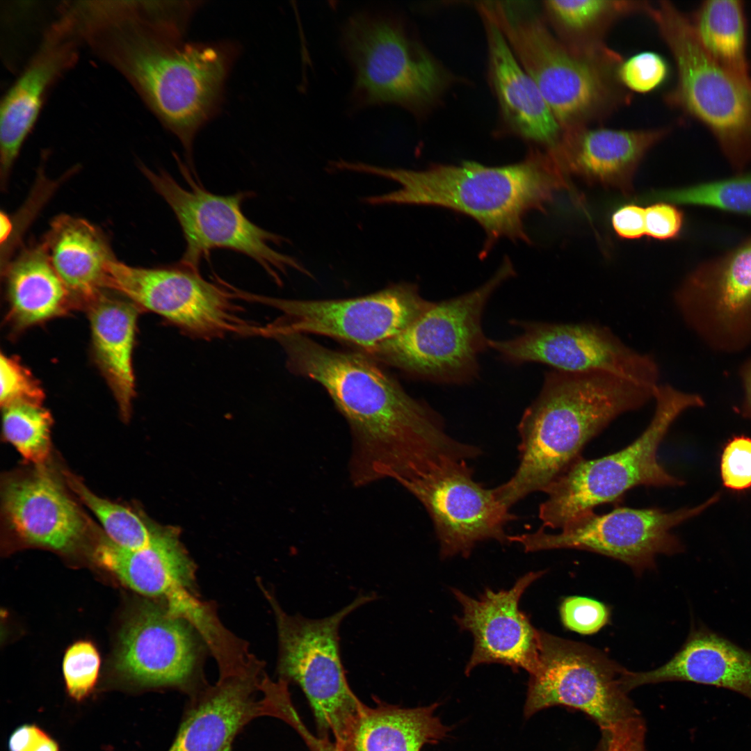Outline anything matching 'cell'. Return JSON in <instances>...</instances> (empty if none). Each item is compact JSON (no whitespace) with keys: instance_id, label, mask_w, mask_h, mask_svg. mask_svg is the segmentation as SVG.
Instances as JSON below:
<instances>
[{"instance_id":"cell-1","label":"cell","mask_w":751,"mask_h":751,"mask_svg":"<svg viewBox=\"0 0 751 751\" xmlns=\"http://www.w3.org/2000/svg\"><path fill=\"white\" fill-rule=\"evenodd\" d=\"M289 369L320 384L346 419L351 436L349 474L355 487L390 478L401 483L445 459H474L476 446L446 431L439 414L406 392L368 355L327 348L298 334L274 337Z\"/></svg>"},{"instance_id":"cell-2","label":"cell","mask_w":751,"mask_h":751,"mask_svg":"<svg viewBox=\"0 0 751 751\" xmlns=\"http://www.w3.org/2000/svg\"><path fill=\"white\" fill-rule=\"evenodd\" d=\"M82 43L132 86L189 159L195 136L216 113L237 49L185 43L152 24L137 1H77Z\"/></svg>"},{"instance_id":"cell-3","label":"cell","mask_w":751,"mask_h":751,"mask_svg":"<svg viewBox=\"0 0 751 751\" xmlns=\"http://www.w3.org/2000/svg\"><path fill=\"white\" fill-rule=\"evenodd\" d=\"M654 389L602 371L545 372L518 425V467L494 488L510 509L543 490L582 458L586 444L614 419L653 400Z\"/></svg>"},{"instance_id":"cell-4","label":"cell","mask_w":751,"mask_h":751,"mask_svg":"<svg viewBox=\"0 0 751 751\" xmlns=\"http://www.w3.org/2000/svg\"><path fill=\"white\" fill-rule=\"evenodd\" d=\"M360 170L401 186L366 197L369 204L439 207L474 219L486 234L483 257L501 238L530 243L525 218L531 211H545L558 192L572 191L568 177L546 150L533 151L522 161L501 166L465 161L413 170L364 163Z\"/></svg>"},{"instance_id":"cell-5","label":"cell","mask_w":751,"mask_h":751,"mask_svg":"<svg viewBox=\"0 0 751 751\" xmlns=\"http://www.w3.org/2000/svg\"><path fill=\"white\" fill-rule=\"evenodd\" d=\"M481 10L495 23L535 83L562 134L590 127L628 102L616 76L623 60L617 52L573 50L540 17L501 2L485 3Z\"/></svg>"},{"instance_id":"cell-6","label":"cell","mask_w":751,"mask_h":751,"mask_svg":"<svg viewBox=\"0 0 751 751\" xmlns=\"http://www.w3.org/2000/svg\"><path fill=\"white\" fill-rule=\"evenodd\" d=\"M653 400V417L635 441L599 458H581L543 490L547 498L539 507L543 528H561L572 519L620 499L636 486L684 485L659 462L658 449L674 421L686 410L703 407L704 400L669 384L656 386Z\"/></svg>"},{"instance_id":"cell-7","label":"cell","mask_w":751,"mask_h":751,"mask_svg":"<svg viewBox=\"0 0 751 751\" xmlns=\"http://www.w3.org/2000/svg\"><path fill=\"white\" fill-rule=\"evenodd\" d=\"M675 60L677 81L668 102L703 123L736 174L751 165V86L737 79L705 51L691 20L666 1L649 5Z\"/></svg>"},{"instance_id":"cell-8","label":"cell","mask_w":751,"mask_h":751,"mask_svg":"<svg viewBox=\"0 0 751 751\" xmlns=\"http://www.w3.org/2000/svg\"><path fill=\"white\" fill-rule=\"evenodd\" d=\"M515 273L506 259L484 284L433 302L401 332L362 352L417 379L455 385L471 382L479 373L478 356L488 347L482 328L484 309L494 292Z\"/></svg>"},{"instance_id":"cell-9","label":"cell","mask_w":751,"mask_h":751,"mask_svg":"<svg viewBox=\"0 0 751 751\" xmlns=\"http://www.w3.org/2000/svg\"><path fill=\"white\" fill-rule=\"evenodd\" d=\"M263 590L277 625L279 678L300 687L312 708L318 735L332 734L341 747L364 704L347 681L341 658L339 627L349 614L376 596H358L334 614L314 620L289 615L272 593Z\"/></svg>"},{"instance_id":"cell-10","label":"cell","mask_w":751,"mask_h":751,"mask_svg":"<svg viewBox=\"0 0 751 751\" xmlns=\"http://www.w3.org/2000/svg\"><path fill=\"white\" fill-rule=\"evenodd\" d=\"M354 67V95L362 105L395 104L416 113L427 108L446 85L439 63L394 17L362 13L343 33Z\"/></svg>"},{"instance_id":"cell-11","label":"cell","mask_w":751,"mask_h":751,"mask_svg":"<svg viewBox=\"0 0 751 751\" xmlns=\"http://www.w3.org/2000/svg\"><path fill=\"white\" fill-rule=\"evenodd\" d=\"M177 159L188 188H183L165 171L155 172L144 165L140 167L179 223L186 241L180 264L198 270L201 260L211 251L224 248L252 258L278 284L277 271L285 273L289 268L312 277L295 258L275 251L268 244H279L283 238L258 227L243 214L242 203L251 192L231 195L210 193Z\"/></svg>"},{"instance_id":"cell-12","label":"cell","mask_w":751,"mask_h":751,"mask_svg":"<svg viewBox=\"0 0 751 751\" xmlns=\"http://www.w3.org/2000/svg\"><path fill=\"white\" fill-rule=\"evenodd\" d=\"M624 670L592 647L540 630L538 665L530 675L524 717L565 706L586 713L607 732L640 715L621 684Z\"/></svg>"},{"instance_id":"cell-13","label":"cell","mask_w":751,"mask_h":751,"mask_svg":"<svg viewBox=\"0 0 751 751\" xmlns=\"http://www.w3.org/2000/svg\"><path fill=\"white\" fill-rule=\"evenodd\" d=\"M718 493L703 503L666 512L658 508L617 507L597 515H581L565 524L560 532L549 533L541 528L528 533L508 535L510 543L524 551L572 549L588 551L618 560L636 573L655 567L659 554L672 555L683 550L672 529L718 501Z\"/></svg>"},{"instance_id":"cell-14","label":"cell","mask_w":751,"mask_h":751,"mask_svg":"<svg viewBox=\"0 0 751 751\" xmlns=\"http://www.w3.org/2000/svg\"><path fill=\"white\" fill-rule=\"evenodd\" d=\"M282 315L264 328L273 338L286 334H316L344 341L366 351L397 335L433 304L415 284H390L362 296L329 300L259 298Z\"/></svg>"},{"instance_id":"cell-15","label":"cell","mask_w":751,"mask_h":751,"mask_svg":"<svg viewBox=\"0 0 751 751\" xmlns=\"http://www.w3.org/2000/svg\"><path fill=\"white\" fill-rule=\"evenodd\" d=\"M120 293L140 308L153 312L185 334L203 339L227 334H259L239 314L234 293L183 266L142 268L115 259L107 267L105 289Z\"/></svg>"},{"instance_id":"cell-16","label":"cell","mask_w":751,"mask_h":751,"mask_svg":"<svg viewBox=\"0 0 751 751\" xmlns=\"http://www.w3.org/2000/svg\"><path fill=\"white\" fill-rule=\"evenodd\" d=\"M522 332L488 340L504 361L540 363L563 371H602L654 389L660 378L655 358L624 344L610 328L592 323L512 321Z\"/></svg>"},{"instance_id":"cell-17","label":"cell","mask_w":751,"mask_h":751,"mask_svg":"<svg viewBox=\"0 0 751 751\" xmlns=\"http://www.w3.org/2000/svg\"><path fill=\"white\" fill-rule=\"evenodd\" d=\"M465 460L447 458L400 484L424 507L434 526L442 558L469 557L475 545L494 540L508 543L505 528L517 519L493 489L474 478Z\"/></svg>"},{"instance_id":"cell-18","label":"cell","mask_w":751,"mask_h":751,"mask_svg":"<svg viewBox=\"0 0 751 751\" xmlns=\"http://www.w3.org/2000/svg\"><path fill=\"white\" fill-rule=\"evenodd\" d=\"M674 301L690 328L718 350L751 343V234L684 278Z\"/></svg>"},{"instance_id":"cell-19","label":"cell","mask_w":751,"mask_h":751,"mask_svg":"<svg viewBox=\"0 0 751 751\" xmlns=\"http://www.w3.org/2000/svg\"><path fill=\"white\" fill-rule=\"evenodd\" d=\"M198 637L190 623L165 606L145 604L122 631L118 668L141 686L172 688L191 696L207 685Z\"/></svg>"},{"instance_id":"cell-20","label":"cell","mask_w":751,"mask_h":751,"mask_svg":"<svg viewBox=\"0 0 751 751\" xmlns=\"http://www.w3.org/2000/svg\"><path fill=\"white\" fill-rule=\"evenodd\" d=\"M47 463L8 474L1 486L6 531L27 545L66 552L96 528Z\"/></svg>"},{"instance_id":"cell-21","label":"cell","mask_w":751,"mask_h":751,"mask_svg":"<svg viewBox=\"0 0 751 751\" xmlns=\"http://www.w3.org/2000/svg\"><path fill=\"white\" fill-rule=\"evenodd\" d=\"M82 43L74 13L65 2L39 47L7 91L0 110V178L5 187L47 92L76 63Z\"/></svg>"},{"instance_id":"cell-22","label":"cell","mask_w":751,"mask_h":751,"mask_svg":"<svg viewBox=\"0 0 751 751\" xmlns=\"http://www.w3.org/2000/svg\"><path fill=\"white\" fill-rule=\"evenodd\" d=\"M545 571L531 572L519 578L509 590L494 592L487 588L478 599L457 588L451 592L462 606V615L454 617L461 630L474 638L467 675L477 665L501 663L533 674L538 665L540 630L531 624L519 608L526 588Z\"/></svg>"},{"instance_id":"cell-23","label":"cell","mask_w":751,"mask_h":751,"mask_svg":"<svg viewBox=\"0 0 751 751\" xmlns=\"http://www.w3.org/2000/svg\"><path fill=\"white\" fill-rule=\"evenodd\" d=\"M94 556L132 590L146 596L161 597L168 611L191 619L204 601L195 591V565L179 540L177 529L155 526L145 547L129 549L100 535Z\"/></svg>"},{"instance_id":"cell-24","label":"cell","mask_w":751,"mask_h":751,"mask_svg":"<svg viewBox=\"0 0 751 751\" xmlns=\"http://www.w3.org/2000/svg\"><path fill=\"white\" fill-rule=\"evenodd\" d=\"M261 668L220 675L215 684L190 696L167 751H232L245 725L258 717H273L272 699L261 688Z\"/></svg>"},{"instance_id":"cell-25","label":"cell","mask_w":751,"mask_h":751,"mask_svg":"<svg viewBox=\"0 0 751 751\" xmlns=\"http://www.w3.org/2000/svg\"><path fill=\"white\" fill-rule=\"evenodd\" d=\"M669 133L668 127L617 129L586 127L562 134L556 146L547 150L565 174L589 184L633 191L635 173L648 152Z\"/></svg>"},{"instance_id":"cell-26","label":"cell","mask_w":751,"mask_h":751,"mask_svg":"<svg viewBox=\"0 0 751 751\" xmlns=\"http://www.w3.org/2000/svg\"><path fill=\"white\" fill-rule=\"evenodd\" d=\"M683 681L736 692L751 700V651L705 626L692 628L680 649L663 665L647 672H624L629 691L645 684Z\"/></svg>"},{"instance_id":"cell-27","label":"cell","mask_w":751,"mask_h":751,"mask_svg":"<svg viewBox=\"0 0 751 751\" xmlns=\"http://www.w3.org/2000/svg\"><path fill=\"white\" fill-rule=\"evenodd\" d=\"M485 27L491 82L502 116L517 135L554 148L562 131L534 81L525 71L506 38L487 15L480 13Z\"/></svg>"},{"instance_id":"cell-28","label":"cell","mask_w":751,"mask_h":751,"mask_svg":"<svg viewBox=\"0 0 751 751\" xmlns=\"http://www.w3.org/2000/svg\"><path fill=\"white\" fill-rule=\"evenodd\" d=\"M42 242L77 306H87L105 289L107 267L116 259L99 228L62 214L51 222Z\"/></svg>"},{"instance_id":"cell-29","label":"cell","mask_w":751,"mask_h":751,"mask_svg":"<svg viewBox=\"0 0 751 751\" xmlns=\"http://www.w3.org/2000/svg\"><path fill=\"white\" fill-rule=\"evenodd\" d=\"M95 361L117 401L130 417L135 394L132 353L139 307L102 291L88 305Z\"/></svg>"},{"instance_id":"cell-30","label":"cell","mask_w":751,"mask_h":751,"mask_svg":"<svg viewBox=\"0 0 751 751\" xmlns=\"http://www.w3.org/2000/svg\"><path fill=\"white\" fill-rule=\"evenodd\" d=\"M364 704L349 727L342 751H421L426 744H437L451 730L435 715L439 706L403 708L376 700Z\"/></svg>"},{"instance_id":"cell-31","label":"cell","mask_w":751,"mask_h":751,"mask_svg":"<svg viewBox=\"0 0 751 751\" xmlns=\"http://www.w3.org/2000/svg\"><path fill=\"white\" fill-rule=\"evenodd\" d=\"M1 273L9 318L18 328L60 316L77 306L53 267L43 242L22 250Z\"/></svg>"},{"instance_id":"cell-32","label":"cell","mask_w":751,"mask_h":751,"mask_svg":"<svg viewBox=\"0 0 751 751\" xmlns=\"http://www.w3.org/2000/svg\"><path fill=\"white\" fill-rule=\"evenodd\" d=\"M649 3L617 0H549L543 6L558 38L568 47L588 54H603L612 49L604 42L611 26L618 19L645 13Z\"/></svg>"},{"instance_id":"cell-33","label":"cell","mask_w":751,"mask_h":751,"mask_svg":"<svg viewBox=\"0 0 751 751\" xmlns=\"http://www.w3.org/2000/svg\"><path fill=\"white\" fill-rule=\"evenodd\" d=\"M708 54L732 75L751 86L746 54V17L741 0H706L691 20Z\"/></svg>"},{"instance_id":"cell-34","label":"cell","mask_w":751,"mask_h":751,"mask_svg":"<svg viewBox=\"0 0 751 751\" xmlns=\"http://www.w3.org/2000/svg\"><path fill=\"white\" fill-rule=\"evenodd\" d=\"M61 471L70 490L98 518L111 541L129 549H140L150 542L156 525L134 508L95 494L76 476Z\"/></svg>"},{"instance_id":"cell-35","label":"cell","mask_w":751,"mask_h":751,"mask_svg":"<svg viewBox=\"0 0 751 751\" xmlns=\"http://www.w3.org/2000/svg\"><path fill=\"white\" fill-rule=\"evenodd\" d=\"M2 433L28 463L49 462L52 418L41 404L16 402L2 406Z\"/></svg>"},{"instance_id":"cell-36","label":"cell","mask_w":751,"mask_h":751,"mask_svg":"<svg viewBox=\"0 0 751 751\" xmlns=\"http://www.w3.org/2000/svg\"><path fill=\"white\" fill-rule=\"evenodd\" d=\"M648 200L716 209L751 216V172L650 194Z\"/></svg>"},{"instance_id":"cell-37","label":"cell","mask_w":751,"mask_h":751,"mask_svg":"<svg viewBox=\"0 0 751 751\" xmlns=\"http://www.w3.org/2000/svg\"><path fill=\"white\" fill-rule=\"evenodd\" d=\"M100 668L99 654L90 642L80 641L67 650L63 671L69 695L81 700L92 691Z\"/></svg>"},{"instance_id":"cell-38","label":"cell","mask_w":751,"mask_h":751,"mask_svg":"<svg viewBox=\"0 0 751 751\" xmlns=\"http://www.w3.org/2000/svg\"><path fill=\"white\" fill-rule=\"evenodd\" d=\"M669 67L665 58L654 51H643L622 60L616 76L625 89L647 93L661 86L667 79Z\"/></svg>"},{"instance_id":"cell-39","label":"cell","mask_w":751,"mask_h":751,"mask_svg":"<svg viewBox=\"0 0 751 751\" xmlns=\"http://www.w3.org/2000/svg\"><path fill=\"white\" fill-rule=\"evenodd\" d=\"M1 406L16 402L42 404L44 392L33 375L16 358L0 356Z\"/></svg>"},{"instance_id":"cell-40","label":"cell","mask_w":751,"mask_h":751,"mask_svg":"<svg viewBox=\"0 0 751 751\" xmlns=\"http://www.w3.org/2000/svg\"><path fill=\"white\" fill-rule=\"evenodd\" d=\"M560 615L563 624L567 629L591 635L608 623L610 611L604 604L596 599L570 596L562 601Z\"/></svg>"},{"instance_id":"cell-41","label":"cell","mask_w":751,"mask_h":751,"mask_svg":"<svg viewBox=\"0 0 751 751\" xmlns=\"http://www.w3.org/2000/svg\"><path fill=\"white\" fill-rule=\"evenodd\" d=\"M720 476L727 488L743 491L751 487V438L734 436L723 448Z\"/></svg>"},{"instance_id":"cell-42","label":"cell","mask_w":751,"mask_h":751,"mask_svg":"<svg viewBox=\"0 0 751 751\" xmlns=\"http://www.w3.org/2000/svg\"><path fill=\"white\" fill-rule=\"evenodd\" d=\"M684 224L683 211L674 204L659 202L645 209V230L649 237L665 241L679 238Z\"/></svg>"},{"instance_id":"cell-43","label":"cell","mask_w":751,"mask_h":751,"mask_svg":"<svg viewBox=\"0 0 751 751\" xmlns=\"http://www.w3.org/2000/svg\"><path fill=\"white\" fill-rule=\"evenodd\" d=\"M645 730L640 715L627 719L605 732L604 751H645Z\"/></svg>"},{"instance_id":"cell-44","label":"cell","mask_w":751,"mask_h":751,"mask_svg":"<svg viewBox=\"0 0 751 751\" xmlns=\"http://www.w3.org/2000/svg\"><path fill=\"white\" fill-rule=\"evenodd\" d=\"M613 228L624 239H638L646 234L645 209L627 204L618 208L611 216Z\"/></svg>"},{"instance_id":"cell-45","label":"cell","mask_w":751,"mask_h":751,"mask_svg":"<svg viewBox=\"0 0 751 751\" xmlns=\"http://www.w3.org/2000/svg\"><path fill=\"white\" fill-rule=\"evenodd\" d=\"M283 721L289 725L302 738L309 751H342L328 736L315 735L305 725L294 706L286 712Z\"/></svg>"},{"instance_id":"cell-46","label":"cell","mask_w":751,"mask_h":751,"mask_svg":"<svg viewBox=\"0 0 751 751\" xmlns=\"http://www.w3.org/2000/svg\"><path fill=\"white\" fill-rule=\"evenodd\" d=\"M48 736L37 725L24 724L12 732L8 738V748L9 751H33Z\"/></svg>"},{"instance_id":"cell-47","label":"cell","mask_w":751,"mask_h":751,"mask_svg":"<svg viewBox=\"0 0 751 751\" xmlns=\"http://www.w3.org/2000/svg\"><path fill=\"white\" fill-rule=\"evenodd\" d=\"M739 374L741 378L745 396L741 406V412L743 417L751 419V358L747 360L740 368Z\"/></svg>"},{"instance_id":"cell-48","label":"cell","mask_w":751,"mask_h":751,"mask_svg":"<svg viewBox=\"0 0 751 751\" xmlns=\"http://www.w3.org/2000/svg\"><path fill=\"white\" fill-rule=\"evenodd\" d=\"M33 751H59L57 743L49 736L43 739Z\"/></svg>"}]
</instances>
